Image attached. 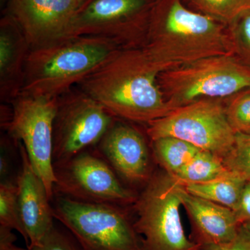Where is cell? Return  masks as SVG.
I'll return each instance as SVG.
<instances>
[{
    "mask_svg": "<svg viewBox=\"0 0 250 250\" xmlns=\"http://www.w3.org/2000/svg\"><path fill=\"white\" fill-rule=\"evenodd\" d=\"M172 67L144 48L121 49L76 86L116 118L147 125L174 110L158 84L159 74Z\"/></svg>",
    "mask_w": 250,
    "mask_h": 250,
    "instance_id": "obj_1",
    "label": "cell"
},
{
    "mask_svg": "<svg viewBox=\"0 0 250 250\" xmlns=\"http://www.w3.org/2000/svg\"><path fill=\"white\" fill-rule=\"evenodd\" d=\"M143 48L172 67L235 54L228 26L190 9L183 0H154Z\"/></svg>",
    "mask_w": 250,
    "mask_h": 250,
    "instance_id": "obj_2",
    "label": "cell"
},
{
    "mask_svg": "<svg viewBox=\"0 0 250 250\" xmlns=\"http://www.w3.org/2000/svg\"><path fill=\"white\" fill-rule=\"evenodd\" d=\"M119 49L111 41L93 36L62 38L31 49L21 94L58 98L93 73Z\"/></svg>",
    "mask_w": 250,
    "mask_h": 250,
    "instance_id": "obj_3",
    "label": "cell"
},
{
    "mask_svg": "<svg viewBox=\"0 0 250 250\" xmlns=\"http://www.w3.org/2000/svg\"><path fill=\"white\" fill-rule=\"evenodd\" d=\"M158 84L172 109L203 99H228L250 88V67L236 54L215 56L167 69Z\"/></svg>",
    "mask_w": 250,
    "mask_h": 250,
    "instance_id": "obj_4",
    "label": "cell"
},
{
    "mask_svg": "<svg viewBox=\"0 0 250 250\" xmlns=\"http://www.w3.org/2000/svg\"><path fill=\"white\" fill-rule=\"evenodd\" d=\"M183 184L167 172L152 175L134 203L135 230L142 250H199L188 239L180 215Z\"/></svg>",
    "mask_w": 250,
    "mask_h": 250,
    "instance_id": "obj_5",
    "label": "cell"
},
{
    "mask_svg": "<svg viewBox=\"0 0 250 250\" xmlns=\"http://www.w3.org/2000/svg\"><path fill=\"white\" fill-rule=\"evenodd\" d=\"M53 215L83 250H142L141 238L121 206L54 195Z\"/></svg>",
    "mask_w": 250,
    "mask_h": 250,
    "instance_id": "obj_6",
    "label": "cell"
},
{
    "mask_svg": "<svg viewBox=\"0 0 250 250\" xmlns=\"http://www.w3.org/2000/svg\"><path fill=\"white\" fill-rule=\"evenodd\" d=\"M154 0H85L67 37L93 36L121 49L143 48Z\"/></svg>",
    "mask_w": 250,
    "mask_h": 250,
    "instance_id": "obj_7",
    "label": "cell"
},
{
    "mask_svg": "<svg viewBox=\"0 0 250 250\" xmlns=\"http://www.w3.org/2000/svg\"><path fill=\"white\" fill-rule=\"evenodd\" d=\"M146 133L152 141L177 138L222 159L232 149L236 135L227 118L225 103L220 99H203L174 108L148 123Z\"/></svg>",
    "mask_w": 250,
    "mask_h": 250,
    "instance_id": "obj_8",
    "label": "cell"
},
{
    "mask_svg": "<svg viewBox=\"0 0 250 250\" xmlns=\"http://www.w3.org/2000/svg\"><path fill=\"white\" fill-rule=\"evenodd\" d=\"M58 98L19 95L11 102V115L1 126L22 143L36 173L45 184L49 198L56 182L53 162V128Z\"/></svg>",
    "mask_w": 250,
    "mask_h": 250,
    "instance_id": "obj_9",
    "label": "cell"
},
{
    "mask_svg": "<svg viewBox=\"0 0 250 250\" xmlns=\"http://www.w3.org/2000/svg\"><path fill=\"white\" fill-rule=\"evenodd\" d=\"M116 121L101 104L77 86L61 95L54 121V164L98 144Z\"/></svg>",
    "mask_w": 250,
    "mask_h": 250,
    "instance_id": "obj_10",
    "label": "cell"
},
{
    "mask_svg": "<svg viewBox=\"0 0 250 250\" xmlns=\"http://www.w3.org/2000/svg\"><path fill=\"white\" fill-rule=\"evenodd\" d=\"M98 155V152L85 150L54 164V195L88 203H135L136 195L121 183L109 164Z\"/></svg>",
    "mask_w": 250,
    "mask_h": 250,
    "instance_id": "obj_11",
    "label": "cell"
},
{
    "mask_svg": "<svg viewBox=\"0 0 250 250\" xmlns=\"http://www.w3.org/2000/svg\"><path fill=\"white\" fill-rule=\"evenodd\" d=\"M80 0H8L7 14L16 20L30 48L67 37Z\"/></svg>",
    "mask_w": 250,
    "mask_h": 250,
    "instance_id": "obj_12",
    "label": "cell"
},
{
    "mask_svg": "<svg viewBox=\"0 0 250 250\" xmlns=\"http://www.w3.org/2000/svg\"><path fill=\"white\" fill-rule=\"evenodd\" d=\"M98 145V154L126 182L147 183L152 177L147 142L134 126L116 121Z\"/></svg>",
    "mask_w": 250,
    "mask_h": 250,
    "instance_id": "obj_13",
    "label": "cell"
},
{
    "mask_svg": "<svg viewBox=\"0 0 250 250\" xmlns=\"http://www.w3.org/2000/svg\"><path fill=\"white\" fill-rule=\"evenodd\" d=\"M19 145L21 170L16 184L20 215L31 249L37 246L54 228V215L45 184L36 173L22 143Z\"/></svg>",
    "mask_w": 250,
    "mask_h": 250,
    "instance_id": "obj_14",
    "label": "cell"
},
{
    "mask_svg": "<svg viewBox=\"0 0 250 250\" xmlns=\"http://www.w3.org/2000/svg\"><path fill=\"white\" fill-rule=\"evenodd\" d=\"M181 196L191 222L192 241L200 248L228 243L236 236L239 225L232 209L192 195L184 187Z\"/></svg>",
    "mask_w": 250,
    "mask_h": 250,
    "instance_id": "obj_15",
    "label": "cell"
},
{
    "mask_svg": "<svg viewBox=\"0 0 250 250\" xmlns=\"http://www.w3.org/2000/svg\"><path fill=\"white\" fill-rule=\"evenodd\" d=\"M30 46L11 15L0 21V96L11 103L21 93Z\"/></svg>",
    "mask_w": 250,
    "mask_h": 250,
    "instance_id": "obj_16",
    "label": "cell"
},
{
    "mask_svg": "<svg viewBox=\"0 0 250 250\" xmlns=\"http://www.w3.org/2000/svg\"><path fill=\"white\" fill-rule=\"evenodd\" d=\"M246 182L229 172L209 182L183 186L186 190L192 195L235 210Z\"/></svg>",
    "mask_w": 250,
    "mask_h": 250,
    "instance_id": "obj_17",
    "label": "cell"
},
{
    "mask_svg": "<svg viewBox=\"0 0 250 250\" xmlns=\"http://www.w3.org/2000/svg\"><path fill=\"white\" fill-rule=\"evenodd\" d=\"M156 160L166 170L174 176L202 149L177 138L164 137L152 141Z\"/></svg>",
    "mask_w": 250,
    "mask_h": 250,
    "instance_id": "obj_18",
    "label": "cell"
},
{
    "mask_svg": "<svg viewBox=\"0 0 250 250\" xmlns=\"http://www.w3.org/2000/svg\"><path fill=\"white\" fill-rule=\"evenodd\" d=\"M229 172L221 158L201 149L173 177L184 185L209 182Z\"/></svg>",
    "mask_w": 250,
    "mask_h": 250,
    "instance_id": "obj_19",
    "label": "cell"
},
{
    "mask_svg": "<svg viewBox=\"0 0 250 250\" xmlns=\"http://www.w3.org/2000/svg\"><path fill=\"white\" fill-rule=\"evenodd\" d=\"M190 9L224 23L231 24L250 9V0H183Z\"/></svg>",
    "mask_w": 250,
    "mask_h": 250,
    "instance_id": "obj_20",
    "label": "cell"
},
{
    "mask_svg": "<svg viewBox=\"0 0 250 250\" xmlns=\"http://www.w3.org/2000/svg\"><path fill=\"white\" fill-rule=\"evenodd\" d=\"M0 227L21 233L28 248L29 240L18 207L17 184L10 180L1 181L0 184Z\"/></svg>",
    "mask_w": 250,
    "mask_h": 250,
    "instance_id": "obj_21",
    "label": "cell"
},
{
    "mask_svg": "<svg viewBox=\"0 0 250 250\" xmlns=\"http://www.w3.org/2000/svg\"><path fill=\"white\" fill-rule=\"evenodd\" d=\"M229 123L236 134H250V88L226 99Z\"/></svg>",
    "mask_w": 250,
    "mask_h": 250,
    "instance_id": "obj_22",
    "label": "cell"
},
{
    "mask_svg": "<svg viewBox=\"0 0 250 250\" xmlns=\"http://www.w3.org/2000/svg\"><path fill=\"white\" fill-rule=\"evenodd\" d=\"M223 162L229 172L246 182L250 181V134H236L233 147Z\"/></svg>",
    "mask_w": 250,
    "mask_h": 250,
    "instance_id": "obj_23",
    "label": "cell"
},
{
    "mask_svg": "<svg viewBox=\"0 0 250 250\" xmlns=\"http://www.w3.org/2000/svg\"><path fill=\"white\" fill-rule=\"evenodd\" d=\"M235 54L250 67V9L228 25Z\"/></svg>",
    "mask_w": 250,
    "mask_h": 250,
    "instance_id": "obj_24",
    "label": "cell"
},
{
    "mask_svg": "<svg viewBox=\"0 0 250 250\" xmlns=\"http://www.w3.org/2000/svg\"><path fill=\"white\" fill-rule=\"evenodd\" d=\"M74 238V237H73ZM29 250H83L75 238L54 227L37 246Z\"/></svg>",
    "mask_w": 250,
    "mask_h": 250,
    "instance_id": "obj_25",
    "label": "cell"
},
{
    "mask_svg": "<svg viewBox=\"0 0 250 250\" xmlns=\"http://www.w3.org/2000/svg\"><path fill=\"white\" fill-rule=\"evenodd\" d=\"M202 250H250V229L239 227L236 236L223 244L202 248Z\"/></svg>",
    "mask_w": 250,
    "mask_h": 250,
    "instance_id": "obj_26",
    "label": "cell"
},
{
    "mask_svg": "<svg viewBox=\"0 0 250 250\" xmlns=\"http://www.w3.org/2000/svg\"><path fill=\"white\" fill-rule=\"evenodd\" d=\"M234 211L239 227L250 229V181L246 182Z\"/></svg>",
    "mask_w": 250,
    "mask_h": 250,
    "instance_id": "obj_27",
    "label": "cell"
},
{
    "mask_svg": "<svg viewBox=\"0 0 250 250\" xmlns=\"http://www.w3.org/2000/svg\"><path fill=\"white\" fill-rule=\"evenodd\" d=\"M16 237L12 230L0 227V250H29L16 246Z\"/></svg>",
    "mask_w": 250,
    "mask_h": 250,
    "instance_id": "obj_28",
    "label": "cell"
},
{
    "mask_svg": "<svg viewBox=\"0 0 250 250\" xmlns=\"http://www.w3.org/2000/svg\"><path fill=\"white\" fill-rule=\"evenodd\" d=\"M80 1H81V2L83 3V1H85V0H80Z\"/></svg>",
    "mask_w": 250,
    "mask_h": 250,
    "instance_id": "obj_29",
    "label": "cell"
},
{
    "mask_svg": "<svg viewBox=\"0 0 250 250\" xmlns=\"http://www.w3.org/2000/svg\"><path fill=\"white\" fill-rule=\"evenodd\" d=\"M202 250V248H200V250Z\"/></svg>",
    "mask_w": 250,
    "mask_h": 250,
    "instance_id": "obj_30",
    "label": "cell"
}]
</instances>
